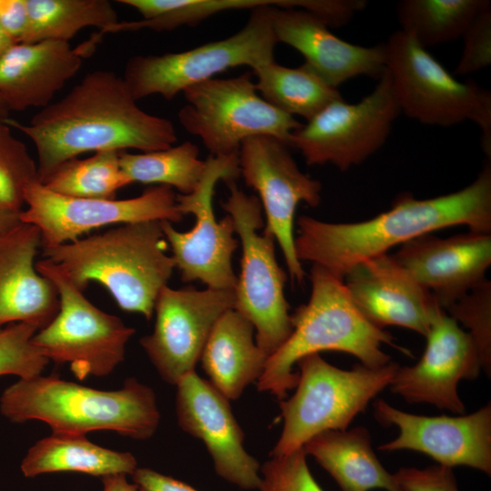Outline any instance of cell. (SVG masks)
Instances as JSON below:
<instances>
[{"instance_id":"6da1fadb","label":"cell","mask_w":491,"mask_h":491,"mask_svg":"<svg viewBox=\"0 0 491 491\" xmlns=\"http://www.w3.org/2000/svg\"><path fill=\"white\" fill-rule=\"evenodd\" d=\"M35 145L44 183L60 165L87 152L158 151L177 140L173 123L143 111L123 76L109 70L87 74L62 99L49 104L24 125L5 122Z\"/></svg>"},{"instance_id":"7a4b0ae2","label":"cell","mask_w":491,"mask_h":491,"mask_svg":"<svg viewBox=\"0 0 491 491\" xmlns=\"http://www.w3.org/2000/svg\"><path fill=\"white\" fill-rule=\"evenodd\" d=\"M453 225L491 234L490 162L459 191L427 199L401 194L389 210L366 221L338 224L301 215L297 218L295 247L300 262H312L344 279L358 263Z\"/></svg>"},{"instance_id":"3957f363","label":"cell","mask_w":491,"mask_h":491,"mask_svg":"<svg viewBox=\"0 0 491 491\" xmlns=\"http://www.w3.org/2000/svg\"><path fill=\"white\" fill-rule=\"evenodd\" d=\"M311 295L306 304L290 315L292 333L271 355L256 381L259 392L279 400L296 387L298 372L294 366L303 357L322 351L344 352L360 364L378 367L391 362L382 349L393 346L411 356L408 349L395 343L392 335L369 322L352 301L344 280L313 264L310 270Z\"/></svg>"},{"instance_id":"277c9868","label":"cell","mask_w":491,"mask_h":491,"mask_svg":"<svg viewBox=\"0 0 491 491\" xmlns=\"http://www.w3.org/2000/svg\"><path fill=\"white\" fill-rule=\"evenodd\" d=\"M166 245L161 221H146L43 248V256L81 290L91 282L100 283L122 310L149 320L175 267Z\"/></svg>"},{"instance_id":"5b68a950","label":"cell","mask_w":491,"mask_h":491,"mask_svg":"<svg viewBox=\"0 0 491 491\" xmlns=\"http://www.w3.org/2000/svg\"><path fill=\"white\" fill-rule=\"evenodd\" d=\"M0 413L13 423L44 422L56 434L108 430L137 440L150 438L160 421L155 392L134 377L116 390L52 376L19 379L3 391Z\"/></svg>"},{"instance_id":"8992f818","label":"cell","mask_w":491,"mask_h":491,"mask_svg":"<svg viewBox=\"0 0 491 491\" xmlns=\"http://www.w3.org/2000/svg\"><path fill=\"white\" fill-rule=\"evenodd\" d=\"M296 364V390L279 403L284 425L271 452L273 457L294 453L324 432L347 429L356 416L389 386L399 366L391 361L378 367L357 364L351 369H342L319 354L308 355Z\"/></svg>"},{"instance_id":"52a82bcc","label":"cell","mask_w":491,"mask_h":491,"mask_svg":"<svg viewBox=\"0 0 491 491\" xmlns=\"http://www.w3.org/2000/svg\"><path fill=\"white\" fill-rule=\"evenodd\" d=\"M386 68L400 112L425 125L451 126L466 120L481 130L491 156V94L475 82L456 79L426 48L402 30L385 44Z\"/></svg>"},{"instance_id":"ba28073f","label":"cell","mask_w":491,"mask_h":491,"mask_svg":"<svg viewBox=\"0 0 491 491\" xmlns=\"http://www.w3.org/2000/svg\"><path fill=\"white\" fill-rule=\"evenodd\" d=\"M35 267L55 285L59 309L35 334L33 344L48 361L67 364L81 381L112 373L124 361L125 346L135 330L96 307L52 261L43 258Z\"/></svg>"},{"instance_id":"9c48e42d","label":"cell","mask_w":491,"mask_h":491,"mask_svg":"<svg viewBox=\"0 0 491 491\" xmlns=\"http://www.w3.org/2000/svg\"><path fill=\"white\" fill-rule=\"evenodd\" d=\"M226 185L229 195L222 207L231 217L242 246L234 309L253 325L256 343L268 358L293 330L284 292L286 275L276 258L274 237L257 232L264 225L258 197L246 195L235 181Z\"/></svg>"},{"instance_id":"30bf717a","label":"cell","mask_w":491,"mask_h":491,"mask_svg":"<svg viewBox=\"0 0 491 491\" xmlns=\"http://www.w3.org/2000/svg\"><path fill=\"white\" fill-rule=\"evenodd\" d=\"M249 71L231 78H211L183 91L179 110L184 129L199 137L213 156L237 155L241 144L256 135L276 137L291 147L302 124L266 102Z\"/></svg>"},{"instance_id":"8fae6325","label":"cell","mask_w":491,"mask_h":491,"mask_svg":"<svg viewBox=\"0 0 491 491\" xmlns=\"http://www.w3.org/2000/svg\"><path fill=\"white\" fill-rule=\"evenodd\" d=\"M268 7L251 10L244 27L226 38L184 52L131 57L123 78L133 98L137 101L160 95L171 100L185 89L229 68L247 65L253 69L274 60L277 42Z\"/></svg>"},{"instance_id":"7c38bea8","label":"cell","mask_w":491,"mask_h":491,"mask_svg":"<svg viewBox=\"0 0 491 491\" xmlns=\"http://www.w3.org/2000/svg\"><path fill=\"white\" fill-rule=\"evenodd\" d=\"M196 188L188 195L176 194L183 215H194L195 226L179 232L168 221H161L165 238L172 249L175 267L184 282L200 281L209 288L235 290L237 276L232 266V256L237 247L235 226L227 215L215 219L213 195L216 183L235 181L239 175L238 155H209Z\"/></svg>"},{"instance_id":"4fadbf2b","label":"cell","mask_w":491,"mask_h":491,"mask_svg":"<svg viewBox=\"0 0 491 491\" xmlns=\"http://www.w3.org/2000/svg\"><path fill=\"white\" fill-rule=\"evenodd\" d=\"M399 113L385 68L373 92L361 101L336 100L295 130L291 147L298 149L309 165L331 164L346 171L385 144Z\"/></svg>"},{"instance_id":"5bb4252c","label":"cell","mask_w":491,"mask_h":491,"mask_svg":"<svg viewBox=\"0 0 491 491\" xmlns=\"http://www.w3.org/2000/svg\"><path fill=\"white\" fill-rule=\"evenodd\" d=\"M25 205L20 220L38 228L43 248L73 242L106 225L146 221L177 223L184 216L174 189L161 185L136 197L103 199L58 195L36 181L27 188Z\"/></svg>"},{"instance_id":"9a60e30c","label":"cell","mask_w":491,"mask_h":491,"mask_svg":"<svg viewBox=\"0 0 491 491\" xmlns=\"http://www.w3.org/2000/svg\"><path fill=\"white\" fill-rule=\"evenodd\" d=\"M240 175L258 194L266 223L265 232L279 245L292 281L302 284L306 272L295 247L294 223L300 202L316 207L321 202V183L305 175L289 146L269 135L246 139L238 151Z\"/></svg>"},{"instance_id":"2e32d148","label":"cell","mask_w":491,"mask_h":491,"mask_svg":"<svg viewBox=\"0 0 491 491\" xmlns=\"http://www.w3.org/2000/svg\"><path fill=\"white\" fill-rule=\"evenodd\" d=\"M235 303V290L165 286L160 291L154 330L140 345L164 381L175 386L195 371L215 324Z\"/></svg>"},{"instance_id":"e0dca14e","label":"cell","mask_w":491,"mask_h":491,"mask_svg":"<svg viewBox=\"0 0 491 491\" xmlns=\"http://www.w3.org/2000/svg\"><path fill=\"white\" fill-rule=\"evenodd\" d=\"M425 337L421 358L414 366H399L388 387L407 403L429 404L462 415L466 406L458 395V384L476 379L482 371L476 346L439 306Z\"/></svg>"},{"instance_id":"ac0fdd59","label":"cell","mask_w":491,"mask_h":491,"mask_svg":"<svg viewBox=\"0 0 491 491\" xmlns=\"http://www.w3.org/2000/svg\"><path fill=\"white\" fill-rule=\"evenodd\" d=\"M374 415L379 423L398 429L393 440L378 447L380 451H415L442 466H466L491 475L490 402L467 415L428 416L377 399Z\"/></svg>"},{"instance_id":"d6986e66","label":"cell","mask_w":491,"mask_h":491,"mask_svg":"<svg viewBox=\"0 0 491 491\" xmlns=\"http://www.w3.org/2000/svg\"><path fill=\"white\" fill-rule=\"evenodd\" d=\"M175 386L178 425L205 443L215 473L242 489H259L261 466L244 447V434L229 400L195 371Z\"/></svg>"},{"instance_id":"ffe728a7","label":"cell","mask_w":491,"mask_h":491,"mask_svg":"<svg viewBox=\"0 0 491 491\" xmlns=\"http://www.w3.org/2000/svg\"><path fill=\"white\" fill-rule=\"evenodd\" d=\"M391 256L446 310L486 279L491 234L468 231L446 238L424 235Z\"/></svg>"},{"instance_id":"44dd1931","label":"cell","mask_w":491,"mask_h":491,"mask_svg":"<svg viewBox=\"0 0 491 491\" xmlns=\"http://www.w3.org/2000/svg\"><path fill=\"white\" fill-rule=\"evenodd\" d=\"M343 280L356 306L376 326H400L426 336L439 305L391 255L358 263Z\"/></svg>"},{"instance_id":"7402d4cb","label":"cell","mask_w":491,"mask_h":491,"mask_svg":"<svg viewBox=\"0 0 491 491\" xmlns=\"http://www.w3.org/2000/svg\"><path fill=\"white\" fill-rule=\"evenodd\" d=\"M268 14L276 42L297 50L305 58L304 65L335 88L361 75L379 78L386 68L385 44L348 43L301 8L269 6Z\"/></svg>"},{"instance_id":"603a6c76","label":"cell","mask_w":491,"mask_h":491,"mask_svg":"<svg viewBox=\"0 0 491 491\" xmlns=\"http://www.w3.org/2000/svg\"><path fill=\"white\" fill-rule=\"evenodd\" d=\"M40 247V232L31 224L20 222L0 235V329L28 323L40 330L59 309L55 285L35 267Z\"/></svg>"},{"instance_id":"cb8c5ba5","label":"cell","mask_w":491,"mask_h":491,"mask_svg":"<svg viewBox=\"0 0 491 491\" xmlns=\"http://www.w3.org/2000/svg\"><path fill=\"white\" fill-rule=\"evenodd\" d=\"M82 54L68 42L15 44L0 58V99L9 110L44 108L80 69Z\"/></svg>"},{"instance_id":"d4e9b609","label":"cell","mask_w":491,"mask_h":491,"mask_svg":"<svg viewBox=\"0 0 491 491\" xmlns=\"http://www.w3.org/2000/svg\"><path fill=\"white\" fill-rule=\"evenodd\" d=\"M253 325L229 309L215 324L200 360L210 383L227 399L236 400L261 376L267 356L254 339Z\"/></svg>"},{"instance_id":"484cf974","label":"cell","mask_w":491,"mask_h":491,"mask_svg":"<svg viewBox=\"0 0 491 491\" xmlns=\"http://www.w3.org/2000/svg\"><path fill=\"white\" fill-rule=\"evenodd\" d=\"M303 449L332 476L341 491H401L393 473L379 461L364 426L326 431Z\"/></svg>"},{"instance_id":"4316f807","label":"cell","mask_w":491,"mask_h":491,"mask_svg":"<svg viewBox=\"0 0 491 491\" xmlns=\"http://www.w3.org/2000/svg\"><path fill=\"white\" fill-rule=\"evenodd\" d=\"M137 467L135 457L100 446L85 435L52 433L35 442L21 463L25 477L43 474L74 472L95 476L131 475Z\"/></svg>"},{"instance_id":"83f0119b","label":"cell","mask_w":491,"mask_h":491,"mask_svg":"<svg viewBox=\"0 0 491 491\" xmlns=\"http://www.w3.org/2000/svg\"><path fill=\"white\" fill-rule=\"evenodd\" d=\"M260 96L276 109L307 121L330 103L343 99L337 88L325 82L306 65L287 67L275 59L252 69Z\"/></svg>"},{"instance_id":"f1b7e54d","label":"cell","mask_w":491,"mask_h":491,"mask_svg":"<svg viewBox=\"0 0 491 491\" xmlns=\"http://www.w3.org/2000/svg\"><path fill=\"white\" fill-rule=\"evenodd\" d=\"M489 8V0H402L396 14L400 30L426 48L462 37L475 17Z\"/></svg>"},{"instance_id":"f546056e","label":"cell","mask_w":491,"mask_h":491,"mask_svg":"<svg viewBox=\"0 0 491 491\" xmlns=\"http://www.w3.org/2000/svg\"><path fill=\"white\" fill-rule=\"evenodd\" d=\"M29 25L22 43L68 42L81 29L101 30L118 22L107 0H26Z\"/></svg>"},{"instance_id":"4dcf8cb0","label":"cell","mask_w":491,"mask_h":491,"mask_svg":"<svg viewBox=\"0 0 491 491\" xmlns=\"http://www.w3.org/2000/svg\"><path fill=\"white\" fill-rule=\"evenodd\" d=\"M143 16L141 20L117 22L103 33L151 29L171 31L183 25L195 26L210 16L231 10L261 6L284 7L286 0H119Z\"/></svg>"},{"instance_id":"1f68e13d","label":"cell","mask_w":491,"mask_h":491,"mask_svg":"<svg viewBox=\"0 0 491 491\" xmlns=\"http://www.w3.org/2000/svg\"><path fill=\"white\" fill-rule=\"evenodd\" d=\"M196 145L185 141L168 148L132 154L119 153L120 166L129 182L159 184L191 194L198 185L205 170V160L198 158Z\"/></svg>"},{"instance_id":"d6a6232c","label":"cell","mask_w":491,"mask_h":491,"mask_svg":"<svg viewBox=\"0 0 491 491\" xmlns=\"http://www.w3.org/2000/svg\"><path fill=\"white\" fill-rule=\"evenodd\" d=\"M118 151H100L85 158H73L60 165L43 184L58 195L114 199L131 183L120 166Z\"/></svg>"},{"instance_id":"836d02e7","label":"cell","mask_w":491,"mask_h":491,"mask_svg":"<svg viewBox=\"0 0 491 491\" xmlns=\"http://www.w3.org/2000/svg\"><path fill=\"white\" fill-rule=\"evenodd\" d=\"M36 181L37 164L26 145L7 125H0V209L21 213L25 192Z\"/></svg>"},{"instance_id":"e575fe53","label":"cell","mask_w":491,"mask_h":491,"mask_svg":"<svg viewBox=\"0 0 491 491\" xmlns=\"http://www.w3.org/2000/svg\"><path fill=\"white\" fill-rule=\"evenodd\" d=\"M446 311L463 325L474 340L482 371L491 376V282L487 279L448 306Z\"/></svg>"},{"instance_id":"d590c367","label":"cell","mask_w":491,"mask_h":491,"mask_svg":"<svg viewBox=\"0 0 491 491\" xmlns=\"http://www.w3.org/2000/svg\"><path fill=\"white\" fill-rule=\"evenodd\" d=\"M38 330L28 323H12L0 329V376L27 379L42 374L49 361L33 344Z\"/></svg>"},{"instance_id":"8d00e7d4","label":"cell","mask_w":491,"mask_h":491,"mask_svg":"<svg viewBox=\"0 0 491 491\" xmlns=\"http://www.w3.org/2000/svg\"><path fill=\"white\" fill-rule=\"evenodd\" d=\"M301 448L285 456L273 457L260 467V491H324L307 465Z\"/></svg>"},{"instance_id":"74e56055","label":"cell","mask_w":491,"mask_h":491,"mask_svg":"<svg viewBox=\"0 0 491 491\" xmlns=\"http://www.w3.org/2000/svg\"><path fill=\"white\" fill-rule=\"evenodd\" d=\"M462 38V55L455 74L469 75L487 67L491 64V8L475 17Z\"/></svg>"},{"instance_id":"f35d334b","label":"cell","mask_w":491,"mask_h":491,"mask_svg":"<svg viewBox=\"0 0 491 491\" xmlns=\"http://www.w3.org/2000/svg\"><path fill=\"white\" fill-rule=\"evenodd\" d=\"M393 475L401 491H460L453 468L439 464L400 467Z\"/></svg>"},{"instance_id":"ab89813d","label":"cell","mask_w":491,"mask_h":491,"mask_svg":"<svg viewBox=\"0 0 491 491\" xmlns=\"http://www.w3.org/2000/svg\"><path fill=\"white\" fill-rule=\"evenodd\" d=\"M28 25L26 0H0V25L15 44L24 41Z\"/></svg>"},{"instance_id":"60d3db41","label":"cell","mask_w":491,"mask_h":491,"mask_svg":"<svg viewBox=\"0 0 491 491\" xmlns=\"http://www.w3.org/2000/svg\"><path fill=\"white\" fill-rule=\"evenodd\" d=\"M131 476L139 491H198L188 484L150 468L136 467Z\"/></svg>"},{"instance_id":"b9f144b4","label":"cell","mask_w":491,"mask_h":491,"mask_svg":"<svg viewBox=\"0 0 491 491\" xmlns=\"http://www.w3.org/2000/svg\"><path fill=\"white\" fill-rule=\"evenodd\" d=\"M103 491H139L137 486L129 483L126 475H112L102 477Z\"/></svg>"},{"instance_id":"7bdbcfd3","label":"cell","mask_w":491,"mask_h":491,"mask_svg":"<svg viewBox=\"0 0 491 491\" xmlns=\"http://www.w3.org/2000/svg\"><path fill=\"white\" fill-rule=\"evenodd\" d=\"M20 222V213L0 209V235L13 228Z\"/></svg>"},{"instance_id":"ee69618b","label":"cell","mask_w":491,"mask_h":491,"mask_svg":"<svg viewBox=\"0 0 491 491\" xmlns=\"http://www.w3.org/2000/svg\"><path fill=\"white\" fill-rule=\"evenodd\" d=\"M14 40L0 25V58L15 45Z\"/></svg>"},{"instance_id":"f6af8a7d","label":"cell","mask_w":491,"mask_h":491,"mask_svg":"<svg viewBox=\"0 0 491 491\" xmlns=\"http://www.w3.org/2000/svg\"><path fill=\"white\" fill-rule=\"evenodd\" d=\"M9 110L5 107L4 103L0 99V125H4L5 120H7Z\"/></svg>"}]
</instances>
